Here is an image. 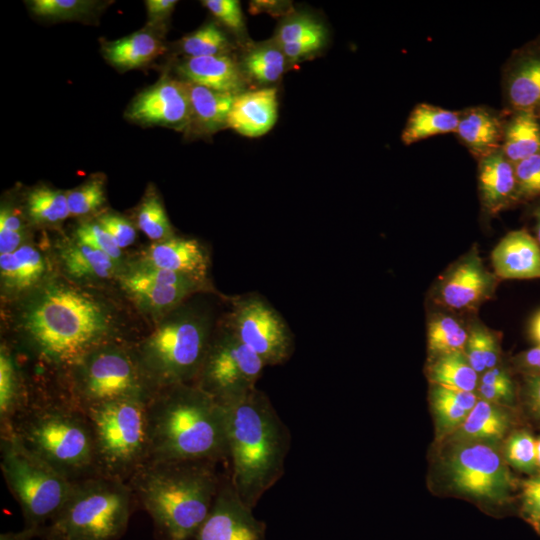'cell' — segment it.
Segmentation results:
<instances>
[{
	"mask_svg": "<svg viewBox=\"0 0 540 540\" xmlns=\"http://www.w3.org/2000/svg\"><path fill=\"white\" fill-rule=\"evenodd\" d=\"M16 343L65 373L92 350L125 341L127 315L103 287L76 284L58 271L25 297L9 303Z\"/></svg>",
	"mask_w": 540,
	"mask_h": 540,
	"instance_id": "6da1fadb",
	"label": "cell"
},
{
	"mask_svg": "<svg viewBox=\"0 0 540 540\" xmlns=\"http://www.w3.org/2000/svg\"><path fill=\"white\" fill-rule=\"evenodd\" d=\"M220 404L225 412L230 481L253 509L284 472L289 433L269 398L257 387Z\"/></svg>",
	"mask_w": 540,
	"mask_h": 540,
	"instance_id": "7a4b0ae2",
	"label": "cell"
},
{
	"mask_svg": "<svg viewBox=\"0 0 540 540\" xmlns=\"http://www.w3.org/2000/svg\"><path fill=\"white\" fill-rule=\"evenodd\" d=\"M147 412L148 460L215 462L227 456L224 408L194 383L157 390Z\"/></svg>",
	"mask_w": 540,
	"mask_h": 540,
	"instance_id": "3957f363",
	"label": "cell"
},
{
	"mask_svg": "<svg viewBox=\"0 0 540 540\" xmlns=\"http://www.w3.org/2000/svg\"><path fill=\"white\" fill-rule=\"evenodd\" d=\"M213 463L148 460L131 475L133 494L164 540L195 538L220 487Z\"/></svg>",
	"mask_w": 540,
	"mask_h": 540,
	"instance_id": "277c9868",
	"label": "cell"
},
{
	"mask_svg": "<svg viewBox=\"0 0 540 540\" xmlns=\"http://www.w3.org/2000/svg\"><path fill=\"white\" fill-rule=\"evenodd\" d=\"M192 297L133 344L139 365L155 392L194 383L207 354L219 321L209 304Z\"/></svg>",
	"mask_w": 540,
	"mask_h": 540,
	"instance_id": "5b68a950",
	"label": "cell"
},
{
	"mask_svg": "<svg viewBox=\"0 0 540 540\" xmlns=\"http://www.w3.org/2000/svg\"><path fill=\"white\" fill-rule=\"evenodd\" d=\"M6 431L72 481L97 470L90 422L85 413L73 405L34 409L21 423L2 429Z\"/></svg>",
	"mask_w": 540,
	"mask_h": 540,
	"instance_id": "8992f818",
	"label": "cell"
},
{
	"mask_svg": "<svg viewBox=\"0 0 540 540\" xmlns=\"http://www.w3.org/2000/svg\"><path fill=\"white\" fill-rule=\"evenodd\" d=\"M133 492L101 474L74 482L70 496L43 532L45 540H117L128 525Z\"/></svg>",
	"mask_w": 540,
	"mask_h": 540,
	"instance_id": "52a82bcc",
	"label": "cell"
},
{
	"mask_svg": "<svg viewBox=\"0 0 540 540\" xmlns=\"http://www.w3.org/2000/svg\"><path fill=\"white\" fill-rule=\"evenodd\" d=\"M72 405L81 411L120 399H150L155 390L145 377L133 344L102 345L65 373Z\"/></svg>",
	"mask_w": 540,
	"mask_h": 540,
	"instance_id": "ba28073f",
	"label": "cell"
},
{
	"mask_svg": "<svg viewBox=\"0 0 540 540\" xmlns=\"http://www.w3.org/2000/svg\"><path fill=\"white\" fill-rule=\"evenodd\" d=\"M1 468L21 507L25 528L43 535L67 502L75 481L26 449L9 431L2 432Z\"/></svg>",
	"mask_w": 540,
	"mask_h": 540,
	"instance_id": "9c48e42d",
	"label": "cell"
},
{
	"mask_svg": "<svg viewBox=\"0 0 540 540\" xmlns=\"http://www.w3.org/2000/svg\"><path fill=\"white\" fill-rule=\"evenodd\" d=\"M149 399H120L84 411L93 432L97 470L123 479L149 459Z\"/></svg>",
	"mask_w": 540,
	"mask_h": 540,
	"instance_id": "30bf717a",
	"label": "cell"
},
{
	"mask_svg": "<svg viewBox=\"0 0 540 540\" xmlns=\"http://www.w3.org/2000/svg\"><path fill=\"white\" fill-rule=\"evenodd\" d=\"M221 323L256 353L266 366L286 362L294 352V336L282 315L256 292L226 297Z\"/></svg>",
	"mask_w": 540,
	"mask_h": 540,
	"instance_id": "8fae6325",
	"label": "cell"
},
{
	"mask_svg": "<svg viewBox=\"0 0 540 540\" xmlns=\"http://www.w3.org/2000/svg\"><path fill=\"white\" fill-rule=\"evenodd\" d=\"M265 362L219 320L194 384L219 403L256 388Z\"/></svg>",
	"mask_w": 540,
	"mask_h": 540,
	"instance_id": "7c38bea8",
	"label": "cell"
},
{
	"mask_svg": "<svg viewBox=\"0 0 540 540\" xmlns=\"http://www.w3.org/2000/svg\"><path fill=\"white\" fill-rule=\"evenodd\" d=\"M446 471L457 491L477 499L502 502L513 487L503 458L487 442H460L446 461Z\"/></svg>",
	"mask_w": 540,
	"mask_h": 540,
	"instance_id": "4fadbf2b",
	"label": "cell"
},
{
	"mask_svg": "<svg viewBox=\"0 0 540 540\" xmlns=\"http://www.w3.org/2000/svg\"><path fill=\"white\" fill-rule=\"evenodd\" d=\"M126 115L139 124L184 129L191 119L186 82L163 77L132 100Z\"/></svg>",
	"mask_w": 540,
	"mask_h": 540,
	"instance_id": "5bb4252c",
	"label": "cell"
},
{
	"mask_svg": "<svg viewBox=\"0 0 540 540\" xmlns=\"http://www.w3.org/2000/svg\"><path fill=\"white\" fill-rule=\"evenodd\" d=\"M195 540H265V526L237 494L231 481L220 484Z\"/></svg>",
	"mask_w": 540,
	"mask_h": 540,
	"instance_id": "9a60e30c",
	"label": "cell"
},
{
	"mask_svg": "<svg viewBox=\"0 0 540 540\" xmlns=\"http://www.w3.org/2000/svg\"><path fill=\"white\" fill-rule=\"evenodd\" d=\"M57 272L52 254L28 241L0 255V291L5 303L15 302L44 284Z\"/></svg>",
	"mask_w": 540,
	"mask_h": 540,
	"instance_id": "2e32d148",
	"label": "cell"
},
{
	"mask_svg": "<svg viewBox=\"0 0 540 540\" xmlns=\"http://www.w3.org/2000/svg\"><path fill=\"white\" fill-rule=\"evenodd\" d=\"M51 254L58 273L83 286L103 287L123 271L108 255L73 236L58 240Z\"/></svg>",
	"mask_w": 540,
	"mask_h": 540,
	"instance_id": "e0dca14e",
	"label": "cell"
},
{
	"mask_svg": "<svg viewBox=\"0 0 540 540\" xmlns=\"http://www.w3.org/2000/svg\"><path fill=\"white\" fill-rule=\"evenodd\" d=\"M134 263L170 270L212 285L209 278L210 254L195 238L173 236L153 242L131 260Z\"/></svg>",
	"mask_w": 540,
	"mask_h": 540,
	"instance_id": "ac0fdd59",
	"label": "cell"
},
{
	"mask_svg": "<svg viewBox=\"0 0 540 540\" xmlns=\"http://www.w3.org/2000/svg\"><path fill=\"white\" fill-rule=\"evenodd\" d=\"M503 84L512 112L540 115V36L514 52L505 69Z\"/></svg>",
	"mask_w": 540,
	"mask_h": 540,
	"instance_id": "d6986e66",
	"label": "cell"
},
{
	"mask_svg": "<svg viewBox=\"0 0 540 540\" xmlns=\"http://www.w3.org/2000/svg\"><path fill=\"white\" fill-rule=\"evenodd\" d=\"M116 282L134 307L155 324L186 300L201 293L189 287L154 282L127 269Z\"/></svg>",
	"mask_w": 540,
	"mask_h": 540,
	"instance_id": "ffe728a7",
	"label": "cell"
},
{
	"mask_svg": "<svg viewBox=\"0 0 540 540\" xmlns=\"http://www.w3.org/2000/svg\"><path fill=\"white\" fill-rule=\"evenodd\" d=\"M491 260L503 279H540V245L525 230L504 236L493 249Z\"/></svg>",
	"mask_w": 540,
	"mask_h": 540,
	"instance_id": "44dd1931",
	"label": "cell"
},
{
	"mask_svg": "<svg viewBox=\"0 0 540 540\" xmlns=\"http://www.w3.org/2000/svg\"><path fill=\"white\" fill-rule=\"evenodd\" d=\"M278 117L277 90L273 87L238 93L230 110L227 126L247 137L269 132Z\"/></svg>",
	"mask_w": 540,
	"mask_h": 540,
	"instance_id": "7402d4cb",
	"label": "cell"
},
{
	"mask_svg": "<svg viewBox=\"0 0 540 540\" xmlns=\"http://www.w3.org/2000/svg\"><path fill=\"white\" fill-rule=\"evenodd\" d=\"M178 71L186 82L218 92L237 95L243 84V73L227 55L187 58Z\"/></svg>",
	"mask_w": 540,
	"mask_h": 540,
	"instance_id": "603a6c76",
	"label": "cell"
},
{
	"mask_svg": "<svg viewBox=\"0 0 540 540\" xmlns=\"http://www.w3.org/2000/svg\"><path fill=\"white\" fill-rule=\"evenodd\" d=\"M491 285L480 261L470 258L450 272L440 289L441 301L454 309L470 308L487 296Z\"/></svg>",
	"mask_w": 540,
	"mask_h": 540,
	"instance_id": "cb8c5ba5",
	"label": "cell"
},
{
	"mask_svg": "<svg viewBox=\"0 0 540 540\" xmlns=\"http://www.w3.org/2000/svg\"><path fill=\"white\" fill-rule=\"evenodd\" d=\"M479 189L485 207L497 212L517 197L515 164L501 149L480 159Z\"/></svg>",
	"mask_w": 540,
	"mask_h": 540,
	"instance_id": "d4e9b609",
	"label": "cell"
},
{
	"mask_svg": "<svg viewBox=\"0 0 540 540\" xmlns=\"http://www.w3.org/2000/svg\"><path fill=\"white\" fill-rule=\"evenodd\" d=\"M504 126L500 117L489 109L473 107L460 112L455 133L472 154L481 159L501 149Z\"/></svg>",
	"mask_w": 540,
	"mask_h": 540,
	"instance_id": "484cf974",
	"label": "cell"
},
{
	"mask_svg": "<svg viewBox=\"0 0 540 540\" xmlns=\"http://www.w3.org/2000/svg\"><path fill=\"white\" fill-rule=\"evenodd\" d=\"M103 51L112 65L128 70L148 64L163 53L164 46L153 33L138 31L106 43Z\"/></svg>",
	"mask_w": 540,
	"mask_h": 540,
	"instance_id": "4316f807",
	"label": "cell"
},
{
	"mask_svg": "<svg viewBox=\"0 0 540 540\" xmlns=\"http://www.w3.org/2000/svg\"><path fill=\"white\" fill-rule=\"evenodd\" d=\"M501 151L513 164L540 153V115L529 111L512 112L504 126Z\"/></svg>",
	"mask_w": 540,
	"mask_h": 540,
	"instance_id": "83f0119b",
	"label": "cell"
},
{
	"mask_svg": "<svg viewBox=\"0 0 540 540\" xmlns=\"http://www.w3.org/2000/svg\"><path fill=\"white\" fill-rule=\"evenodd\" d=\"M190 104L191 119L203 132H215L227 126L234 94L218 92L197 84L186 82Z\"/></svg>",
	"mask_w": 540,
	"mask_h": 540,
	"instance_id": "f1b7e54d",
	"label": "cell"
},
{
	"mask_svg": "<svg viewBox=\"0 0 540 540\" xmlns=\"http://www.w3.org/2000/svg\"><path fill=\"white\" fill-rule=\"evenodd\" d=\"M509 426V418L496 404L480 399L456 429L454 438L464 441L491 442L501 439Z\"/></svg>",
	"mask_w": 540,
	"mask_h": 540,
	"instance_id": "f546056e",
	"label": "cell"
},
{
	"mask_svg": "<svg viewBox=\"0 0 540 540\" xmlns=\"http://www.w3.org/2000/svg\"><path fill=\"white\" fill-rule=\"evenodd\" d=\"M460 112L450 111L434 105L422 103L411 112L402 132V141L410 145L419 140L450 132H455Z\"/></svg>",
	"mask_w": 540,
	"mask_h": 540,
	"instance_id": "4dcf8cb0",
	"label": "cell"
},
{
	"mask_svg": "<svg viewBox=\"0 0 540 540\" xmlns=\"http://www.w3.org/2000/svg\"><path fill=\"white\" fill-rule=\"evenodd\" d=\"M23 211L32 225H57L70 216L66 191L35 187L27 193Z\"/></svg>",
	"mask_w": 540,
	"mask_h": 540,
	"instance_id": "1f68e13d",
	"label": "cell"
},
{
	"mask_svg": "<svg viewBox=\"0 0 540 540\" xmlns=\"http://www.w3.org/2000/svg\"><path fill=\"white\" fill-rule=\"evenodd\" d=\"M477 375L463 352L440 355L430 370L431 379L437 386L469 392L477 386Z\"/></svg>",
	"mask_w": 540,
	"mask_h": 540,
	"instance_id": "d6a6232c",
	"label": "cell"
},
{
	"mask_svg": "<svg viewBox=\"0 0 540 540\" xmlns=\"http://www.w3.org/2000/svg\"><path fill=\"white\" fill-rule=\"evenodd\" d=\"M135 224L153 242L175 236L162 201L152 188L147 189L136 211Z\"/></svg>",
	"mask_w": 540,
	"mask_h": 540,
	"instance_id": "836d02e7",
	"label": "cell"
},
{
	"mask_svg": "<svg viewBox=\"0 0 540 540\" xmlns=\"http://www.w3.org/2000/svg\"><path fill=\"white\" fill-rule=\"evenodd\" d=\"M20 372L6 343L0 348V415L6 427L20 409Z\"/></svg>",
	"mask_w": 540,
	"mask_h": 540,
	"instance_id": "e575fe53",
	"label": "cell"
},
{
	"mask_svg": "<svg viewBox=\"0 0 540 540\" xmlns=\"http://www.w3.org/2000/svg\"><path fill=\"white\" fill-rule=\"evenodd\" d=\"M286 56L281 47L263 45L249 51L243 60L246 73L259 83L269 84L280 79L285 70Z\"/></svg>",
	"mask_w": 540,
	"mask_h": 540,
	"instance_id": "d590c367",
	"label": "cell"
},
{
	"mask_svg": "<svg viewBox=\"0 0 540 540\" xmlns=\"http://www.w3.org/2000/svg\"><path fill=\"white\" fill-rule=\"evenodd\" d=\"M469 335L454 318L444 316L434 319L428 329V348L434 354L462 352Z\"/></svg>",
	"mask_w": 540,
	"mask_h": 540,
	"instance_id": "8d00e7d4",
	"label": "cell"
},
{
	"mask_svg": "<svg viewBox=\"0 0 540 540\" xmlns=\"http://www.w3.org/2000/svg\"><path fill=\"white\" fill-rule=\"evenodd\" d=\"M229 46L226 35L213 23L204 25L181 41V49L188 58L226 55Z\"/></svg>",
	"mask_w": 540,
	"mask_h": 540,
	"instance_id": "74e56055",
	"label": "cell"
},
{
	"mask_svg": "<svg viewBox=\"0 0 540 540\" xmlns=\"http://www.w3.org/2000/svg\"><path fill=\"white\" fill-rule=\"evenodd\" d=\"M28 224L24 211L11 203L1 204L0 255L11 253L29 241Z\"/></svg>",
	"mask_w": 540,
	"mask_h": 540,
	"instance_id": "f35d334b",
	"label": "cell"
},
{
	"mask_svg": "<svg viewBox=\"0 0 540 540\" xmlns=\"http://www.w3.org/2000/svg\"><path fill=\"white\" fill-rule=\"evenodd\" d=\"M70 216L84 217L97 212L105 203L104 180L91 178L66 191Z\"/></svg>",
	"mask_w": 540,
	"mask_h": 540,
	"instance_id": "ab89813d",
	"label": "cell"
},
{
	"mask_svg": "<svg viewBox=\"0 0 540 540\" xmlns=\"http://www.w3.org/2000/svg\"><path fill=\"white\" fill-rule=\"evenodd\" d=\"M72 236L105 253L123 270L125 269L128 261L123 255V250L118 247L110 234L97 222V220L81 222L75 227Z\"/></svg>",
	"mask_w": 540,
	"mask_h": 540,
	"instance_id": "60d3db41",
	"label": "cell"
},
{
	"mask_svg": "<svg viewBox=\"0 0 540 540\" xmlns=\"http://www.w3.org/2000/svg\"><path fill=\"white\" fill-rule=\"evenodd\" d=\"M31 11L37 16L52 20L79 19L92 12L95 2L86 0H33Z\"/></svg>",
	"mask_w": 540,
	"mask_h": 540,
	"instance_id": "b9f144b4",
	"label": "cell"
},
{
	"mask_svg": "<svg viewBox=\"0 0 540 540\" xmlns=\"http://www.w3.org/2000/svg\"><path fill=\"white\" fill-rule=\"evenodd\" d=\"M506 459L517 469L533 471L536 465V439L528 432L513 434L506 444Z\"/></svg>",
	"mask_w": 540,
	"mask_h": 540,
	"instance_id": "7bdbcfd3",
	"label": "cell"
},
{
	"mask_svg": "<svg viewBox=\"0 0 540 540\" xmlns=\"http://www.w3.org/2000/svg\"><path fill=\"white\" fill-rule=\"evenodd\" d=\"M325 32L321 23L306 14L292 16L285 20L277 32L278 45L298 42Z\"/></svg>",
	"mask_w": 540,
	"mask_h": 540,
	"instance_id": "ee69618b",
	"label": "cell"
},
{
	"mask_svg": "<svg viewBox=\"0 0 540 540\" xmlns=\"http://www.w3.org/2000/svg\"><path fill=\"white\" fill-rule=\"evenodd\" d=\"M517 197L532 198L540 195V153L515 164Z\"/></svg>",
	"mask_w": 540,
	"mask_h": 540,
	"instance_id": "f6af8a7d",
	"label": "cell"
},
{
	"mask_svg": "<svg viewBox=\"0 0 540 540\" xmlns=\"http://www.w3.org/2000/svg\"><path fill=\"white\" fill-rule=\"evenodd\" d=\"M432 406L439 427L446 431L458 429L469 414L446 398L437 387L432 392Z\"/></svg>",
	"mask_w": 540,
	"mask_h": 540,
	"instance_id": "bcb514c9",
	"label": "cell"
},
{
	"mask_svg": "<svg viewBox=\"0 0 540 540\" xmlns=\"http://www.w3.org/2000/svg\"><path fill=\"white\" fill-rule=\"evenodd\" d=\"M96 220L122 250L135 242L137 227L122 215L106 212L100 214Z\"/></svg>",
	"mask_w": 540,
	"mask_h": 540,
	"instance_id": "7dc6e473",
	"label": "cell"
},
{
	"mask_svg": "<svg viewBox=\"0 0 540 540\" xmlns=\"http://www.w3.org/2000/svg\"><path fill=\"white\" fill-rule=\"evenodd\" d=\"M203 5L225 26L235 32L244 29V18L239 1L205 0Z\"/></svg>",
	"mask_w": 540,
	"mask_h": 540,
	"instance_id": "c3c4849f",
	"label": "cell"
},
{
	"mask_svg": "<svg viewBox=\"0 0 540 540\" xmlns=\"http://www.w3.org/2000/svg\"><path fill=\"white\" fill-rule=\"evenodd\" d=\"M522 513L535 529L540 525V474L522 484Z\"/></svg>",
	"mask_w": 540,
	"mask_h": 540,
	"instance_id": "681fc988",
	"label": "cell"
},
{
	"mask_svg": "<svg viewBox=\"0 0 540 540\" xmlns=\"http://www.w3.org/2000/svg\"><path fill=\"white\" fill-rule=\"evenodd\" d=\"M485 335L486 331L479 328L474 329L469 335L465 346V356L469 364L477 373H481L486 370L484 360Z\"/></svg>",
	"mask_w": 540,
	"mask_h": 540,
	"instance_id": "f907efd6",
	"label": "cell"
},
{
	"mask_svg": "<svg viewBox=\"0 0 540 540\" xmlns=\"http://www.w3.org/2000/svg\"><path fill=\"white\" fill-rule=\"evenodd\" d=\"M324 40L325 32H322L307 39L281 45L280 47L287 59L298 60L319 50L323 46Z\"/></svg>",
	"mask_w": 540,
	"mask_h": 540,
	"instance_id": "816d5d0a",
	"label": "cell"
},
{
	"mask_svg": "<svg viewBox=\"0 0 540 540\" xmlns=\"http://www.w3.org/2000/svg\"><path fill=\"white\" fill-rule=\"evenodd\" d=\"M478 390L481 399L494 404L509 402L513 399L512 382L494 385L480 384Z\"/></svg>",
	"mask_w": 540,
	"mask_h": 540,
	"instance_id": "f5cc1de1",
	"label": "cell"
},
{
	"mask_svg": "<svg viewBox=\"0 0 540 540\" xmlns=\"http://www.w3.org/2000/svg\"><path fill=\"white\" fill-rule=\"evenodd\" d=\"M177 1L175 0H147L145 1L149 22L157 24L170 16Z\"/></svg>",
	"mask_w": 540,
	"mask_h": 540,
	"instance_id": "db71d44e",
	"label": "cell"
},
{
	"mask_svg": "<svg viewBox=\"0 0 540 540\" xmlns=\"http://www.w3.org/2000/svg\"><path fill=\"white\" fill-rule=\"evenodd\" d=\"M439 391L453 403L463 408L468 413L473 409L478 399L473 392L437 386Z\"/></svg>",
	"mask_w": 540,
	"mask_h": 540,
	"instance_id": "11a10c76",
	"label": "cell"
},
{
	"mask_svg": "<svg viewBox=\"0 0 540 540\" xmlns=\"http://www.w3.org/2000/svg\"><path fill=\"white\" fill-rule=\"evenodd\" d=\"M526 398L530 410L540 417V374L531 375L527 379Z\"/></svg>",
	"mask_w": 540,
	"mask_h": 540,
	"instance_id": "9f6ffc18",
	"label": "cell"
},
{
	"mask_svg": "<svg viewBox=\"0 0 540 540\" xmlns=\"http://www.w3.org/2000/svg\"><path fill=\"white\" fill-rule=\"evenodd\" d=\"M521 365L532 371V375L540 374V345L534 346L520 356Z\"/></svg>",
	"mask_w": 540,
	"mask_h": 540,
	"instance_id": "6f0895ef",
	"label": "cell"
},
{
	"mask_svg": "<svg viewBox=\"0 0 540 540\" xmlns=\"http://www.w3.org/2000/svg\"><path fill=\"white\" fill-rule=\"evenodd\" d=\"M484 360L487 370L496 367L498 362V347L496 340L487 332L484 340Z\"/></svg>",
	"mask_w": 540,
	"mask_h": 540,
	"instance_id": "680465c9",
	"label": "cell"
},
{
	"mask_svg": "<svg viewBox=\"0 0 540 540\" xmlns=\"http://www.w3.org/2000/svg\"><path fill=\"white\" fill-rule=\"evenodd\" d=\"M511 379L507 372L499 367H493L488 369L481 378L480 384L494 385L511 383Z\"/></svg>",
	"mask_w": 540,
	"mask_h": 540,
	"instance_id": "91938a15",
	"label": "cell"
},
{
	"mask_svg": "<svg viewBox=\"0 0 540 540\" xmlns=\"http://www.w3.org/2000/svg\"><path fill=\"white\" fill-rule=\"evenodd\" d=\"M35 536H39V533L34 530L24 528L20 532L2 534L0 540H31Z\"/></svg>",
	"mask_w": 540,
	"mask_h": 540,
	"instance_id": "94428289",
	"label": "cell"
},
{
	"mask_svg": "<svg viewBox=\"0 0 540 540\" xmlns=\"http://www.w3.org/2000/svg\"><path fill=\"white\" fill-rule=\"evenodd\" d=\"M531 336L537 345H540V311L534 316L531 327Z\"/></svg>",
	"mask_w": 540,
	"mask_h": 540,
	"instance_id": "6125c7cd",
	"label": "cell"
},
{
	"mask_svg": "<svg viewBox=\"0 0 540 540\" xmlns=\"http://www.w3.org/2000/svg\"><path fill=\"white\" fill-rule=\"evenodd\" d=\"M537 242L540 245V207L534 211Z\"/></svg>",
	"mask_w": 540,
	"mask_h": 540,
	"instance_id": "be15d7a7",
	"label": "cell"
},
{
	"mask_svg": "<svg viewBox=\"0 0 540 540\" xmlns=\"http://www.w3.org/2000/svg\"><path fill=\"white\" fill-rule=\"evenodd\" d=\"M536 465L540 468V437L536 439Z\"/></svg>",
	"mask_w": 540,
	"mask_h": 540,
	"instance_id": "e7e4bbea",
	"label": "cell"
},
{
	"mask_svg": "<svg viewBox=\"0 0 540 540\" xmlns=\"http://www.w3.org/2000/svg\"><path fill=\"white\" fill-rule=\"evenodd\" d=\"M536 530H537L538 532H540V525H539V527H538Z\"/></svg>",
	"mask_w": 540,
	"mask_h": 540,
	"instance_id": "03108f58",
	"label": "cell"
},
{
	"mask_svg": "<svg viewBox=\"0 0 540 540\" xmlns=\"http://www.w3.org/2000/svg\"><path fill=\"white\" fill-rule=\"evenodd\" d=\"M46 540H48V539H46Z\"/></svg>",
	"mask_w": 540,
	"mask_h": 540,
	"instance_id": "003e7915",
	"label": "cell"
}]
</instances>
